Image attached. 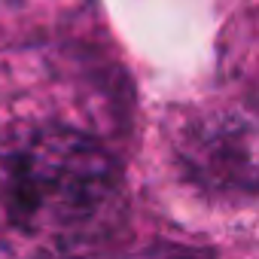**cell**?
Listing matches in <instances>:
<instances>
[{
  "mask_svg": "<svg viewBox=\"0 0 259 259\" xmlns=\"http://www.w3.org/2000/svg\"><path fill=\"white\" fill-rule=\"evenodd\" d=\"M125 207L110 153L67 128L0 138V247L82 253L110 238Z\"/></svg>",
  "mask_w": 259,
  "mask_h": 259,
  "instance_id": "1",
  "label": "cell"
}]
</instances>
